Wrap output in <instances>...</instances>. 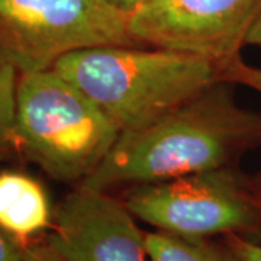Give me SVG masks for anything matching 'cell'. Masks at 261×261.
Listing matches in <instances>:
<instances>
[{
  "instance_id": "1",
  "label": "cell",
  "mask_w": 261,
  "mask_h": 261,
  "mask_svg": "<svg viewBox=\"0 0 261 261\" xmlns=\"http://www.w3.org/2000/svg\"><path fill=\"white\" fill-rule=\"evenodd\" d=\"M225 82L135 130L123 132L83 185L108 190L232 167L261 147V113L241 108Z\"/></svg>"
},
{
  "instance_id": "14",
  "label": "cell",
  "mask_w": 261,
  "mask_h": 261,
  "mask_svg": "<svg viewBox=\"0 0 261 261\" xmlns=\"http://www.w3.org/2000/svg\"><path fill=\"white\" fill-rule=\"evenodd\" d=\"M20 261H67L64 257H61L57 251H54L49 245L45 247H34L28 248L23 252V257Z\"/></svg>"
},
{
  "instance_id": "15",
  "label": "cell",
  "mask_w": 261,
  "mask_h": 261,
  "mask_svg": "<svg viewBox=\"0 0 261 261\" xmlns=\"http://www.w3.org/2000/svg\"><path fill=\"white\" fill-rule=\"evenodd\" d=\"M111 5H113L116 9L122 10L123 13L129 15L132 10H135L147 0H108Z\"/></svg>"
},
{
  "instance_id": "12",
  "label": "cell",
  "mask_w": 261,
  "mask_h": 261,
  "mask_svg": "<svg viewBox=\"0 0 261 261\" xmlns=\"http://www.w3.org/2000/svg\"><path fill=\"white\" fill-rule=\"evenodd\" d=\"M222 79L225 83L241 84L261 94V68L245 64L241 57L225 65Z\"/></svg>"
},
{
  "instance_id": "10",
  "label": "cell",
  "mask_w": 261,
  "mask_h": 261,
  "mask_svg": "<svg viewBox=\"0 0 261 261\" xmlns=\"http://www.w3.org/2000/svg\"><path fill=\"white\" fill-rule=\"evenodd\" d=\"M19 74L15 68L0 61V161L18 151L15 138V109Z\"/></svg>"
},
{
  "instance_id": "6",
  "label": "cell",
  "mask_w": 261,
  "mask_h": 261,
  "mask_svg": "<svg viewBox=\"0 0 261 261\" xmlns=\"http://www.w3.org/2000/svg\"><path fill=\"white\" fill-rule=\"evenodd\" d=\"M261 16V0H147L128 15L130 35L141 45L202 57L225 65Z\"/></svg>"
},
{
  "instance_id": "3",
  "label": "cell",
  "mask_w": 261,
  "mask_h": 261,
  "mask_svg": "<svg viewBox=\"0 0 261 261\" xmlns=\"http://www.w3.org/2000/svg\"><path fill=\"white\" fill-rule=\"evenodd\" d=\"M119 137L100 108L54 70L19 75L16 147L51 178L83 181Z\"/></svg>"
},
{
  "instance_id": "5",
  "label": "cell",
  "mask_w": 261,
  "mask_h": 261,
  "mask_svg": "<svg viewBox=\"0 0 261 261\" xmlns=\"http://www.w3.org/2000/svg\"><path fill=\"white\" fill-rule=\"evenodd\" d=\"M125 205L145 224L185 238L261 229V211L252 200L248 180L232 167L138 185Z\"/></svg>"
},
{
  "instance_id": "7",
  "label": "cell",
  "mask_w": 261,
  "mask_h": 261,
  "mask_svg": "<svg viewBox=\"0 0 261 261\" xmlns=\"http://www.w3.org/2000/svg\"><path fill=\"white\" fill-rule=\"evenodd\" d=\"M48 245L67 261H151L125 203L80 183L57 206Z\"/></svg>"
},
{
  "instance_id": "4",
  "label": "cell",
  "mask_w": 261,
  "mask_h": 261,
  "mask_svg": "<svg viewBox=\"0 0 261 261\" xmlns=\"http://www.w3.org/2000/svg\"><path fill=\"white\" fill-rule=\"evenodd\" d=\"M100 45H141L128 15L108 0H0V61L19 75Z\"/></svg>"
},
{
  "instance_id": "11",
  "label": "cell",
  "mask_w": 261,
  "mask_h": 261,
  "mask_svg": "<svg viewBox=\"0 0 261 261\" xmlns=\"http://www.w3.org/2000/svg\"><path fill=\"white\" fill-rule=\"evenodd\" d=\"M248 187L254 203L261 211V174L254 178H248ZM228 245L243 261H261V245L245 240L238 233L228 235Z\"/></svg>"
},
{
  "instance_id": "2",
  "label": "cell",
  "mask_w": 261,
  "mask_h": 261,
  "mask_svg": "<svg viewBox=\"0 0 261 261\" xmlns=\"http://www.w3.org/2000/svg\"><path fill=\"white\" fill-rule=\"evenodd\" d=\"M51 70L87 94L121 134L148 125L224 82L222 67L214 61L140 45L83 48L57 60Z\"/></svg>"
},
{
  "instance_id": "16",
  "label": "cell",
  "mask_w": 261,
  "mask_h": 261,
  "mask_svg": "<svg viewBox=\"0 0 261 261\" xmlns=\"http://www.w3.org/2000/svg\"><path fill=\"white\" fill-rule=\"evenodd\" d=\"M247 45H255L261 48V16L252 27L250 35L247 38Z\"/></svg>"
},
{
  "instance_id": "8",
  "label": "cell",
  "mask_w": 261,
  "mask_h": 261,
  "mask_svg": "<svg viewBox=\"0 0 261 261\" xmlns=\"http://www.w3.org/2000/svg\"><path fill=\"white\" fill-rule=\"evenodd\" d=\"M53 211L44 187L16 171L0 173V228L25 244L53 225Z\"/></svg>"
},
{
  "instance_id": "9",
  "label": "cell",
  "mask_w": 261,
  "mask_h": 261,
  "mask_svg": "<svg viewBox=\"0 0 261 261\" xmlns=\"http://www.w3.org/2000/svg\"><path fill=\"white\" fill-rule=\"evenodd\" d=\"M151 261H243L232 248L219 247L207 238H185L155 231L145 233Z\"/></svg>"
},
{
  "instance_id": "13",
  "label": "cell",
  "mask_w": 261,
  "mask_h": 261,
  "mask_svg": "<svg viewBox=\"0 0 261 261\" xmlns=\"http://www.w3.org/2000/svg\"><path fill=\"white\" fill-rule=\"evenodd\" d=\"M27 245L0 228V261H20Z\"/></svg>"
}]
</instances>
